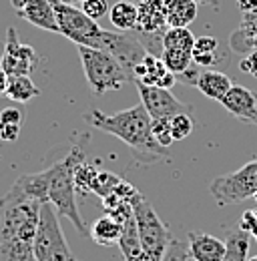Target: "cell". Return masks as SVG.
<instances>
[{"label": "cell", "instance_id": "cell-23", "mask_svg": "<svg viewBox=\"0 0 257 261\" xmlns=\"http://www.w3.org/2000/svg\"><path fill=\"white\" fill-rule=\"evenodd\" d=\"M161 59H163V63L167 65V68H169L175 76H179V74H183L185 70L191 68L193 53H187V50H175V48H163Z\"/></svg>", "mask_w": 257, "mask_h": 261}, {"label": "cell", "instance_id": "cell-25", "mask_svg": "<svg viewBox=\"0 0 257 261\" xmlns=\"http://www.w3.org/2000/svg\"><path fill=\"white\" fill-rule=\"evenodd\" d=\"M121 177H117L115 173H109V171H98V175H96L95 183H93V189H91V193H95L98 195L100 199L107 195H111L119 185H121Z\"/></svg>", "mask_w": 257, "mask_h": 261}, {"label": "cell", "instance_id": "cell-36", "mask_svg": "<svg viewBox=\"0 0 257 261\" xmlns=\"http://www.w3.org/2000/svg\"><path fill=\"white\" fill-rule=\"evenodd\" d=\"M195 2H209V0H195Z\"/></svg>", "mask_w": 257, "mask_h": 261}, {"label": "cell", "instance_id": "cell-32", "mask_svg": "<svg viewBox=\"0 0 257 261\" xmlns=\"http://www.w3.org/2000/svg\"><path fill=\"white\" fill-rule=\"evenodd\" d=\"M239 227L243 229V231H247L249 235H255L257 233V213L253 211H247V213H243V217H241V225Z\"/></svg>", "mask_w": 257, "mask_h": 261}, {"label": "cell", "instance_id": "cell-7", "mask_svg": "<svg viewBox=\"0 0 257 261\" xmlns=\"http://www.w3.org/2000/svg\"><path fill=\"white\" fill-rule=\"evenodd\" d=\"M209 191L219 205H235L257 195V161L245 163L239 171L217 177Z\"/></svg>", "mask_w": 257, "mask_h": 261}, {"label": "cell", "instance_id": "cell-40", "mask_svg": "<svg viewBox=\"0 0 257 261\" xmlns=\"http://www.w3.org/2000/svg\"><path fill=\"white\" fill-rule=\"evenodd\" d=\"M72 261H76V259H72Z\"/></svg>", "mask_w": 257, "mask_h": 261}, {"label": "cell", "instance_id": "cell-11", "mask_svg": "<svg viewBox=\"0 0 257 261\" xmlns=\"http://www.w3.org/2000/svg\"><path fill=\"white\" fill-rule=\"evenodd\" d=\"M131 81L133 83H143V85H149V87L171 89L177 83V76L167 68L161 57L147 53L143 57V61L135 66Z\"/></svg>", "mask_w": 257, "mask_h": 261}, {"label": "cell", "instance_id": "cell-6", "mask_svg": "<svg viewBox=\"0 0 257 261\" xmlns=\"http://www.w3.org/2000/svg\"><path fill=\"white\" fill-rule=\"evenodd\" d=\"M133 217H135L139 239L145 253L153 261H161L169 247V241L173 239L169 227L161 221L151 203L143 195H139L133 201Z\"/></svg>", "mask_w": 257, "mask_h": 261}, {"label": "cell", "instance_id": "cell-15", "mask_svg": "<svg viewBox=\"0 0 257 261\" xmlns=\"http://www.w3.org/2000/svg\"><path fill=\"white\" fill-rule=\"evenodd\" d=\"M195 87L203 93V97L207 98H213V100H223V97L229 93V89L233 87L229 76L219 72V70H205L199 74Z\"/></svg>", "mask_w": 257, "mask_h": 261}, {"label": "cell", "instance_id": "cell-31", "mask_svg": "<svg viewBox=\"0 0 257 261\" xmlns=\"http://www.w3.org/2000/svg\"><path fill=\"white\" fill-rule=\"evenodd\" d=\"M20 129H22L20 125H2L0 123V139L4 143H14L20 135Z\"/></svg>", "mask_w": 257, "mask_h": 261}, {"label": "cell", "instance_id": "cell-9", "mask_svg": "<svg viewBox=\"0 0 257 261\" xmlns=\"http://www.w3.org/2000/svg\"><path fill=\"white\" fill-rule=\"evenodd\" d=\"M38 57L34 48L29 44H22L16 36V31L10 27L6 31V42H4V53H2V70L8 76L14 74H29L36 68Z\"/></svg>", "mask_w": 257, "mask_h": 261}, {"label": "cell", "instance_id": "cell-26", "mask_svg": "<svg viewBox=\"0 0 257 261\" xmlns=\"http://www.w3.org/2000/svg\"><path fill=\"white\" fill-rule=\"evenodd\" d=\"M169 129H171L173 141H183V139H187L193 130L191 113H181V115H175L173 119H169Z\"/></svg>", "mask_w": 257, "mask_h": 261}, {"label": "cell", "instance_id": "cell-3", "mask_svg": "<svg viewBox=\"0 0 257 261\" xmlns=\"http://www.w3.org/2000/svg\"><path fill=\"white\" fill-rule=\"evenodd\" d=\"M42 203L20 191L14 183L0 201V241H34Z\"/></svg>", "mask_w": 257, "mask_h": 261}, {"label": "cell", "instance_id": "cell-17", "mask_svg": "<svg viewBox=\"0 0 257 261\" xmlns=\"http://www.w3.org/2000/svg\"><path fill=\"white\" fill-rule=\"evenodd\" d=\"M249 243L251 235L241 227L231 229L225 239V255L223 261H247L249 259Z\"/></svg>", "mask_w": 257, "mask_h": 261}, {"label": "cell", "instance_id": "cell-12", "mask_svg": "<svg viewBox=\"0 0 257 261\" xmlns=\"http://www.w3.org/2000/svg\"><path fill=\"white\" fill-rule=\"evenodd\" d=\"M221 105L235 119H239L243 123L257 125V97L249 89L239 87V85L231 87L229 93L221 100Z\"/></svg>", "mask_w": 257, "mask_h": 261}, {"label": "cell", "instance_id": "cell-39", "mask_svg": "<svg viewBox=\"0 0 257 261\" xmlns=\"http://www.w3.org/2000/svg\"><path fill=\"white\" fill-rule=\"evenodd\" d=\"M139 2H143V0H139Z\"/></svg>", "mask_w": 257, "mask_h": 261}, {"label": "cell", "instance_id": "cell-38", "mask_svg": "<svg viewBox=\"0 0 257 261\" xmlns=\"http://www.w3.org/2000/svg\"><path fill=\"white\" fill-rule=\"evenodd\" d=\"M253 237H255V241H257V233H255V235H253Z\"/></svg>", "mask_w": 257, "mask_h": 261}, {"label": "cell", "instance_id": "cell-5", "mask_svg": "<svg viewBox=\"0 0 257 261\" xmlns=\"http://www.w3.org/2000/svg\"><path fill=\"white\" fill-rule=\"evenodd\" d=\"M36 261H72V251L64 239L59 213L53 203H42L36 235L32 241Z\"/></svg>", "mask_w": 257, "mask_h": 261}, {"label": "cell", "instance_id": "cell-18", "mask_svg": "<svg viewBox=\"0 0 257 261\" xmlns=\"http://www.w3.org/2000/svg\"><path fill=\"white\" fill-rule=\"evenodd\" d=\"M195 0H171L167 10V27H189L197 18Z\"/></svg>", "mask_w": 257, "mask_h": 261}, {"label": "cell", "instance_id": "cell-13", "mask_svg": "<svg viewBox=\"0 0 257 261\" xmlns=\"http://www.w3.org/2000/svg\"><path fill=\"white\" fill-rule=\"evenodd\" d=\"M189 243V255L195 261H223L225 255V241L209 235V233H187Z\"/></svg>", "mask_w": 257, "mask_h": 261}, {"label": "cell", "instance_id": "cell-30", "mask_svg": "<svg viewBox=\"0 0 257 261\" xmlns=\"http://www.w3.org/2000/svg\"><path fill=\"white\" fill-rule=\"evenodd\" d=\"M0 123L2 125H20L24 123V111L18 109V107H8V109H2L0 113Z\"/></svg>", "mask_w": 257, "mask_h": 261}, {"label": "cell", "instance_id": "cell-2", "mask_svg": "<svg viewBox=\"0 0 257 261\" xmlns=\"http://www.w3.org/2000/svg\"><path fill=\"white\" fill-rule=\"evenodd\" d=\"M83 161H87L85 151H83L81 145H74L64 159L57 161L46 169V175H48V203H53L59 217H66L81 235L89 237V229H87L81 213H79L76 197H74V193H76L74 169Z\"/></svg>", "mask_w": 257, "mask_h": 261}, {"label": "cell", "instance_id": "cell-19", "mask_svg": "<svg viewBox=\"0 0 257 261\" xmlns=\"http://www.w3.org/2000/svg\"><path fill=\"white\" fill-rule=\"evenodd\" d=\"M38 95L36 85L31 81L29 74H14L8 76V87H6V98L14 102H29L31 98Z\"/></svg>", "mask_w": 257, "mask_h": 261}, {"label": "cell", "instance_id": "cell-10", "mask_svg": "<svg viewBox=\"0 0 257 261\" xmlns=\"http://www.w3.org/2000/svg\"><path fill=\"white\" fill-rule=\"evenodd\" d=\"M20 18L31 22L32 27L42 29L46 33H59V22L55 14V6L50 0H10Z\"/></svg>", "mask_w": 257, "mask_h": 261}, {"label": "cell", "instance_id": "cell-29", "mask_svg": "<svg viewBox=\"0 0 257 261\" xmlns=\"http://www.w3.org/2000/svg\"><path fill=\"white\" fill-rule=\"evenodd\" d=\"M151 127H153V137L157 139V143H159V145L169 147V145L173 143L171 129H169V119H153Z\"/></svg>", "mask_w": 257, "mask_h": 261}, {"label": "cell", "instance_id": "cell-27", "mask_svg": "<svg viewBox=\"0 0 257 261\" xmlns=\"http://www.w3.org/2000/svg\"><path fill=\"white\" fill-rule=\"evenodd\" d=\"M187 257H191L189 255V243L179 241V239H171L161 261H187Z\"/></svg>", "mask_w": 257, "mask_h": 261}, {"label": "cell", "instance_id": "cell-35", "mask_svg": "<svg viewBox=\"0 0 257 261\" xmlns=\"http://www.w3.org/2000/svg\"><path fill=\"white\" fill-rule=\"evenodd\" d=\"M247 261H257V255H253V257H249Z\"/></svg>", "mask_w": 257, "mask_h": 261}, {"label": "cell", "instance_id": "cell-33", "mask_svg": "<svg viewBox=\"0 0 257 261\" xmlns=\"http://www.w3.org/2000/svg\"><path fill=\"white\" fill-rule=\"evenodd\" d=\"M6 87H8V74L0 68V95L6 97Z\"/></svg>", "mask_w": 257, "mask_h": 261}, {"label": "cell", "instance_id": "cell-8", "mask_svg": "<svg viewBox=\"0 0 257 261\" xmlns=\"http://www.w3.org/2000/svg\"><path fill=\"white\" fill-rule=\"evenodd\" d=\"M135 87L141 95V105L147 109L151 119H173L175 115L193 111L191 105L181 102L171 93V89L149 87V85H143V83H135Z\"/></svg>", "mask_w": 257, "mask_h": 261}, {"label": "cell", "instance_id": "cell-14", "mask_svg": "<svg viewBox=\"0 0 257 261\" xmlns=\"http://www.w3.org/2000/svg\"><path fill=\"white\" fill-rule=\"evenodd\" d=\"M123 223L117 221L115 217L111 215H102L98 217L95 223L89 229V237L98 243V245H105V247H111V245H119L121 241V235H123Z\"/></svg>", "mask_w": 257, "mask_h": 261}, {"label": "cell", "instance_id": "cell-34", "mask_svg": "<svg viewBox=\"0 0 257 261\" xmlns=\"http://www.w3.org/2000/svg\"><path fill=\"white\" fill-rule=\"evenodd\" d=\"M66 4H76V2H83V0H63Z\"/></svg>", "mask_w": 257, "mask_h": 261}, {"label": "cell", "instance_id": "cell-22", "mask_svg": "<svg viewBox=\"0 0 257 261\" xmlns=\"http://www.w3.org/2000/svg\"><path fill=\"white\" fill-rule=\"evenodd\" d=\"M217 48H219V42L215 36L197 38L193 46V63L201 66H213L217 63Z\"/></svg>", "mask_w": 257, "mask_h": 261}, {"label": "cell", "instance_id": "cell-21", "mask_svg": "<svg viewBox=\"0 0 257 261\" xmlns=\"http://www.w3.org/2000/svg\"><path fill=\"white\" fill-rule=\"evenodd\" d=\"M195 36L189 27H169L163 34V48H175V50H187L193 53Z\"/></svg>", "mask_w": 257, "mask_h": 261}, {"label": "cell", "instance_id": "cell-28", "mask_svg": "<svg viewBox=\"0 0 257 261\" xmlns=\"http://www.w3.org/2000/svg\"><path fill=\"white\" fill-rule=\"evenodd\" d=\"M81 10L87 14V16H91L93 20H100L102 16H107L109 14V4H107V0H83L81 2Z\"/></svg>", "mask_w": 257, "mask_h": 261}, {"label": "cell", "instance_id": "cell-4", "mask_svg": "<svg viewBox=\"0 0 257 261\" xmlns=\"http://www.w3.org/2000/svg\"><path fill=\"white\" fill-rule=\"evenodd\" d=\"M79 57L83 63L87 83L96 97H100L109 91H121L127 85V81H131L125 66L107 50L79 46Z\"/></svg>", "mask_w": 257, "mask_h": 261}, {"label": "cell", "instance_id": "cell-1", "mask_svg": "<svg viewBox=\"0 0 257 261\" xmlns=\"http://www.w3.org/2000/svg\"><path fill=\"white\" fill-rule=\"evenodd\" d=\"M85 121L95 129L109 133L121 139L135 155V161L141 165H155L163 159H171L169 147H163L153 137V119L149 117L143 105L128 107L119 113H102L93 109L85 113Z\"/></svg>", "mask_w": 257, "mask_h": 261}, {"label": "cell", "instance_id": "cell-37", "mask_svg": "<svg viewBox=\"0 0 257 261\" xmlns=\"http://www.w3.org/2000/svg\"><path fill=\"white\" fill-rule=\"evenodd\" d=\"M0 68H2V55H0Z\"/></svg>", "mask_w": 257, "mask_h": 261}, {"label": "cell", "instance_id": "cell-24", "mask_svg": "<svg viewBox=\"0 0 257 261\" xmlns=\"http://www.w3.org/2000/svg\"><path fill=\"white\" fill-rule=\"evenodd\" d=\"M96 175H98V169H96L95 165H91L89 161H83L74 169V187H76V191L89 193L93 189Z\"/></svg>", "mask_w": 257, "mask_h": 261}, {"label": "cell", "instance_id": "cell-16", "mask_svg": "<svg viewBox=\"0 0 257 261\" xmlns=\"http://www.w3.org/2000/svg\"><path fill=\"white\" fill-rule=\"evenodd\" d=\"M111 24L121 33H133L137 31L139 22V4L131 0H117L109 10Z\"/></svg>", "mask_w": 257, "mask_h": 261}, {"label": "cell", "instance_id": "cell-20", "mask_svg": "<svg viewBox=\"0 0 257 261\" xmlns=\"http://www.w3.org/2000/svg\"><path fill=\"white\" fill-rule=\"evenodd\" d=\"M0 261H36L31 241L4 239L0 241Z\"/></svg>", "mask_w": 257, "mask_h": 261}]
</instances>
